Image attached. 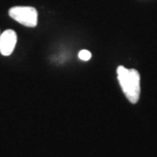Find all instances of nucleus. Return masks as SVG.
<instances>
[{"label":"nucleus","mask_w":157,"mask_h":157,"mask_svg":"<svg viewBox=\"0 0 157 157\" xmlns=\"http://www.w3.org/2000/svg\"><path fill=\"white\" fill-rule=\"evenodd\" d=\"M9 15L26 27L33 28L38 25V11L32 6H14L10 9Z\"/></svg>","instance_id":"f03ea898"},{"label":"nucleus","mask_w":157,"mask_h":157,"mask_svg":"<svg viewBox=\"0 0 157 157\" xmlns=\"http://www.w3.org/2000/svg\"><path fill=\"white\" fill-rule=\"evenodd\" d=\"M91 57H92V54H91V52H90L89 51L82 50L78 52V58L81 60H83V61L89 60L90 59H91Z\"/></svg>","instance_id":"20e7f679"},{"label":"nucleus","mask_w":157,"mask_h":157,"mask_svg":"<svg viewBox=\"0 0 157 157\" xmlns=\"http://www.w3.org/2000/svg\"><path fill=\"white\" fill-rule=\"evenodd\" d=\"M17 33L11 29L6 30L0 34V52L4 56H10L17 44Z\"/></svg>","instance_id":"7ed1b4c3"},{"label":"nucleus","mask_w":157,"mask_h":157,"mask_svg":"<svg viewBox=\"0 0 157 157\" xmlns=\"http://www.w3.org/2000/svg\"><path fill=\"white\" fill-rule=\"evenodd\" d=\"M117 77L127 99L133 104L137 103L140 94V77L138 71L120 66L117 68Z\"/></svg>","instance_id":"f257e3e1"}]
</instances>
